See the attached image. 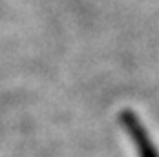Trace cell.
<instances>
[{
	"mask_svg": "<svg viewBox=\"0 0 159 157\" xmlns=\"http://www.w3.org/2000/svg\"><path fill=\"white\" fill-rule=\"evenodd\" d=\"M121 119H123L125 128H126V132L130 133L134 144H135L137 150H139V157H159L156 146L152 144L150 137L146 135V130H144L143 124L139 123L137 115H134L132 111H123Z\"/></svg>",
	"mask_w": 159,
	"mask_h": 157,
	"instance_id": "cell-1",
	"label": "cell"
}]
</instances>
